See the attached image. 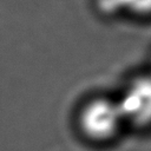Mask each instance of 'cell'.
<instances>
[{
	"label": "cell",
	"mask_w": 151,
	"mask_h": 151,
	"mask_svg": "<svg viewBox=\"0 0 151 151\" xmlns=\"http://www.w3.org/2000/svg\"><path fill=\"white\" fill-rule=\"evenodd\" d=\"M124 124L117 100L97 98L87 103L79 114V126L83 133L96 142L112 139Z\"/></svg>",
	"instance_id": "cell-1"
},
{
	"label": "cell",
	"mask_w": 151,
	"mask_h": 151,
	"mask_svg": "<svg viewBox=\"0 0 151 151\" xmlns=\"http://www.w3.org/2000/svg\"><path fill=\"white\" fill-rule=\"evenodd\" d=\"M124 123L151 126V73L134 78L117 100Z\"/></svg>",
	"instance_id": "cell-2"
},
{
	"label": "cell",
	"mask_w": 151,
	"mask_h": 151,
	"mask_svg": "<svg viewBox=\"0 0 151 151\" xmlns=\"http://www.w3.org/2000/svg\"><path fill=\"white\" fill-rule=\"evenodd\" d=\"M98 8L104 14L127 12L138 17L151 15V0H98Z\"/></svg>",
	"instance_id": "cell-3"
}]
</instances>
